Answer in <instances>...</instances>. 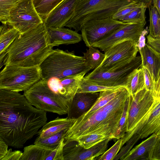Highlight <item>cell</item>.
Masks as SVG:
<instances>
[{
	"label": "cell",
	"mask_w": 160,
	"mask_h": 160,
	"mask_svg": "<svg viewBox=\"0 0 160 160\" xmlns=\"http://www.w3.org/2000/svg\"><path fill=\"white\" fill-rule=\"evenodd\" d=\"M54 149L39 144L30 145L24 148L20 160H45Z\"/></svg>",
	"instance_id": "cell-26"
},
{
	"label": "cell",
	"mask_w": 160,
	"mask_h": 160,
	"mask_svg": "<svg viewBox=\"0 0 160 160\" xmlns=\"http://www.w3.org/2000/svg\"><path fill=\"white\" fill-rule=\"evenodd\" d=\"M148 33L147 30L144 29L140 35L137 43V47L138 51L144 47L146 43H145V36Z\"/></svg>",
	"instance_id": "cell-45"
},
{
	"label": "cell",
	"mask_w": 160,
	"mask_h": 160,
	"mask_svg": "<svg viewBox=\"0 0 160 160\" xmlns=\"http://www.w3.org/2000/svg\"><path fill=\"white\" fill-rule=\"evenodd\" d=\"M87 73L83 72L60 79L52 78L46 80L50 88L61 97L69 107L81 81Z\"/></svg>",
	"instance_id": "cell-16"
},
{
	"label": "cell",
	"mask_w": 160,
	"mask_h": 160,
	"mask_svg": "<svg viewBox=\"0 0 160 160\" xmlns=\"http://www.w3.org/2000/svg\"><path fill=\"white\" fill-rule=\"evenodd\" d=\"M88 48L86 52L83 53V56L87 65L91 70H94L102 62L105 58V54L95 47L91 46Z\"/></svg>",
	"instance_id": "cell-28"
},
{
	"label": "cell",
	"mask_w": 160,
	"mask_h": 160,
	"mask_svg": "<svg viewBox=\"0 0 160 160\" xmlns=\"http://www.w3.org/2000/svg\"><path fill=\"white\" fill-rule=\"evenodd\" d=\"M106 137L102 135L97 134H88L81 136L75 141L82 147L88 149L107 139Z\"/></svg>",
	"instance_id": "cell-32"
},
{
	"label": "cell",
	"mask_w": 160,
	"mask_h": 160,
	"mask_svg": "<svg viewBox=\"0 0 160 160\" xmlns=\"http://www.w3.org/2000/svg\"><path fill=\"white\" fill-rule=\"evenodd\" d=\"M41 79H59L91 70L84 56L75 54L74 52L53 49L39 65Z\"/></svg>",
	"instance_id": "cell-4"
},
{
	"label": "cell",
	"mask_w": 160,
	"mask_h": 160,
	"mask_svg": "<svg viewBox=\"0 0 160 160\" xmlns=\"http://www.w3.org/2000/svg\"><path fill=\"white\" fill-rule=\"evenodd\" d=\"M141 139L140 136L135 134L126 142V145L121 149L119 152L114 158V160H123L125 157L131 150L134 145Z\"/></svg>",
	"instance_id": "cell-36"
},
{
	"label": "cell",
	"mask_w": 160,
	"mask_h": 160,
	"mask_svg": "<svg viewBox=\"0 0 160 160\" xmlns=\"http://www.w3.org/2000/svg\"><path fill=\"white\" fill-rule=\"evenodd\" d=\"M76 119L60 118H56L47 122L37 133L38 137L45 138L58 133L61 131L69 128L73 124Z\"/></svg>",
	"instance_id": "cell-22"
},
{
	"label": "cell",
	"mask_w": 160,
	"mask_h": 160,
	"mask_svg": "<svg viewBox=\"0 0 160 160\" xmlns=\"http://www.w3.org/2000/svg\"><path fill=\"white\" fill-rule=\"evenodd\" d=\"M146 24L126 23L91 46L105 52L115 45L125 41H132L138 43Z\"/></svg>",
	"instance_id": "cell-12"
},
{
	"label": "cell",
	"mask_w": 160,
	"mask_h": 160,
	"mask_svg": "<svg viewBox=\"0 0 160 160\" xmlns=\"http://www.w3.org/2000/svg\"><path fill=\"white\" fill-rule=\"evenodd\" d=\"M8 144L0 137V160L3 158L7 153Z\"/></svg>",
	"instance_id": "cell-44"
},
{
	"label": "cell",
	"mask_w": 160,
	"mask_h": 160,
	"mask_svg": "<svg viewBox=\"0 0 160 160\" xmlns=\"http://www.w3.org/2000/svg\"><path fill=\"white\" fill-rule=\"evenodd\" d=\"M121 86L110 87L94 84L84 78L81 81L77 92L93 93L115 89Z\"/></svg>",
	"instance_id": "cell-31"
},
{
	"label": "cell",
	"mask_w": 160,
	"mask_h": 160,
	"mask_svg": "<svg viewBox=\"0 0 160 160\" xmlns=\"http://www.w3.org/2000/svg\"><path fill=\"white\" fill-rule=\"evenodd\" d=\"M23 154L19 150L12 151L11 149H8L6 154L0 160H20Z\"/></svg>",
	"instance_id": "cell-41"
},
{
	"label": "cell",
	"mask_w": 160,
	"mask_h": 160,
	"mask_svg": "<svg viewBox=\"0 0 160 160\" xmlns=\"http://www.w3.org/2000/svg\"><path fill=\"white\" fill-rule=\"evenodd\" d=\"M138 51L142 59V66L148 69L153 82L156 81L160 73V53L147 43Z\"/></svg>",
	"instance_id": "cell-20"
},
{
	"label": "cell",
	"mask_w": 160,
	"mask_h": 160,
	"mask_svg": "<svg viewBox=\"0 0 160 160\" xmlns=\"http://www.w3.org/2000/svg\"><path fill=\"white\" fill-rule=\"evenodd\" d=\"M63 137L58 146L45 158V160H64L63 148L66 144Z\"/></svg>",
	"instance_id": "cell-39"
},
{
	"label": "cell",
	"mask_w": 160,
	"mask_h": 160,
	"mask_svg": "<svg viewBox=\"0 0 160 160\" xmlns=\"http://www.w3.org/2000/svg\"><path fill=\"white\" fill-rule=\"evenodd\" d=\"M153 6L156 8L160 16V0H152Z\"/></svg>",
	"instance_id": "cell-46"
},
{
	"label": "cell",
	"mask_w": 160,
	"mask_h": 160,
	"mask_svg": "<svg viewBox=\"0 0 160 160\" xmlns=\"http://www.w3.org/2000/svg\"><path fill=\"white\" fill-rule=\"evenodd\" d=\"M139 2L143 3L145 4L148 8L152 4V0H137Z\"/></svg>",
	"instance_id": "cell-47"
},
{
	"label": "cell",
	"mask_w": 160,
	"mask_h": 160,
	"mask_svg": "<svg viewBox=\"0 0 160 160\" xmlns=\"http://www.w3.org/2000/svg\"><path fill=\"white\" fill-rule=\"evenodd\" d=\"M160 135V98H154L148 111L131 131L127 132L122 139L123 146L135 134L141 139L146 138L153 133Z\"/></svg>",
	"instance_id": "cell-13"
},
{
	"label": "cell",
	"mask_w": 160,
	"mask_h": 160,
	"mask_svg": "<svg viewBox=\"0 0 160 160\" xmlns=\"http://www.w3.org/2000/svg\"><path fill=\"white\" fill-rule=\"evenodd\" d=\"M147 44L157 52L160 53V38L153 37L148 35L147 36Z\"/></svg>",
	"instance_id": "cell-42"
},
{
	"label": "cell",
	"mask_w": 160,
	"mask_h": 160,
	"mask_svg": "<svg viewBox=\"0 0 160 160\" xmlns=\"http://www.w3.org/2000/svg\"><path fill=\"white\" fill-rule=\"evenodd\" d=\"M122 139H118L116 142L108 150L97 157L96 160H113L122 147Z\"/></svg>",
	"instance_id": "cell-37"
},
{
	"label": "cell",
	"mask_w": 160,
	"mask_h": 160,
	"mask_svg": "<svg viewBox=\"0 0 160 160\" xmlns=\"http://www.w3.org/2000/svg\"><path fill=\"white\" fill-rule=\"evenodd\" d=\"M141 56L136 58L130 63L108 70L100 71L94 70L84 76V78L94 84L110 87L123 86L128 74L134 69L141 67Z\"/></svg>",
	"instance_id": "cell-9"
},
{
	"label": "cell",
	"mask_w": 160,
	"mask_h": 160,
	"mask_svg": "<svg viewBox=\"0 0 160 160\" xmlns=\"http://www.w3.org/2000/svg\"><path fill=\"white\" fill-rule=\"evenodd\" d=\"M144 5L145 4L138 1L119 10L112 16V18L115 20L120 21L130 12Z\"/></svg>",
	"instance_id": "cell-38"
},
{
	"label": "cell",
	"mask_w": 160,
	"mask_h": 160,
	"mask_svg": "<svg viewBox=\"0 0 160 160\" xmlns=\"http://www.w3.org/2000/svg\"><path fill=\"white\" fill-rule=\"evenodd\" d=\"M142 67L144 73L145 88L147 90L151 91L152 93L153 89V81L152 78L148 69L144 67Z\"/></svg>",
	"instance_id": "cell-40"
},
{
	"label": "cell",
	"mask_w": 160,
	"mask_h": 160,
	"mask_svg": "<svg viewBox=\"0 0 160 160\" xmlns=\"http://www.w3.org/2000/svg\"><path fill=\"white\" fill-rule=\"evenodd\" d=\"M51 46L53 47L61 45L75 44L82 39L81 34L70 28L47 27Z\"/></svg>",
	"instance_id": "cell-19"
},
{
	"label": "cell",
	"mask_w": 160,
	"mask_h": 160,
	"mask_svg": "<svg viewBox=\"0 0 160 160\" xmlns=\"http://www.w3.org/2000/svg\"><path fill=\"white\" fill-rule=\"evenodd\" d=\"M21 0H0V20L4 22L14 6Z\"/></svg>",
	"instance_id": "cell-35"
},
{
	"label": "cell",
	"mask_w": 160,
	"mask_h": 160,
	"mask_svg": "<svg viewBox=\"0 0 160 160\" xmlns=\"http://www.w3.org/2000/svg\"><path fill=\"white\" fill-rule=\"evenodd\" d=\"M79 0H64L49 14L44 21L47 27H64L72 17Z\"/></svg>",
	"instance_id": "cell-17"
},
{
	"label": "cell",
	"mask_w": 160,
	"mask_h": 160,
	"mask_svg": "<svg viewBox=\"0 0 160 160\" xmlns=\"http://www.w3.org/2000/svg\"><path fill=\"white\" fill-rule=\"evenodd\" d=\"M129 93L124 87L112 100L88 117L76 119L68 128L64 137L65 141H75L80 136L97 134L105 136L107 138L114 136Z\"/></svg>",
	"instance_id": "cell-2"
},
{
	"label": "cell",
	"mask_w": 160,
	"mask_h": 160,
	"mask_svg": "<svg viewBox=\"0 0 160 160\" xmlns=\"http://www.w3.org/2000/svg\"><path fill=\"white\" fill-rule=\"evenodd\" d=\"M138 51L137 43L132 41L121 42L104 52L103 61L94 70L103 71L127 64L135 59Z\"/></svg>",
	"instance_id": "cell-10"
},
{
	"label": "cell",
	"mask_w": 160,
	"mask_h": 160,
	"mask_svg": "<svg viewBox=\"0 0 160 160\" xmlns=\"http://www.w3.org/2000/svg\"><path fill=\"white\" fill-rule=\"evenodd\" d=\"M124 87L121 86L115 89L99 92L98 97L90 109L77 118L82 119L91 115L114 98L121 92Z\"/></svg>",
	"instance_id": "cell-25"
},
{
	"label": "cell",
	"mask_w": 160,
	"mask_h": 160,
	"mask_svg": "<svg viewBox=\"0 0 160 160\" xmlns=\"http://www.w3.org/2000/svg\"><path fill=\"white\" fill-rule=\"evenodd\" d=\"M126 23L112 18L89 20L82 27L81 31L82 40L89 47Z\"/></svg>",
	"instance_id": "cell-11"
},
{
	"label": "cell",
	"mask_w": 160,
	"mask_h": 160,
	"mask_svg": "<svg viewBox=\"0 0 160 160\" xmlns=\"http://www.w3.org/2000/svg\"><path fill=\"white\" fill-rule=\"evenodd\" d=\"M68 129L62 130L46 138H40L37 137L34 144L54 149L58 146L62 138L65 137Z\"/></svg>",
	"instance_id": "cell-30"
},
{
	"label": "cell",
	"mask_w": 160,
	"mask_h": 160,
	"mask_svg": "<svg viewBox=\"0 0 160 160\" xmlns=\"http://www.w3.org/2000/svg\"><path fill=\"white\" fill-rule=\"evenodd\" d=\"M158 139V136L153 133L132 149L123 160H151L152 153Z\"/></svg>",
	"instance_id": "cell-21"
},
{
	"label": "cell",
	"mask_w": 160,
	"mask_h": 160,
	"mask_svg": "<svg viewBox=\"0 0 160 160\" xmlns=\"http://www.w3.org/2000/svg\"><path fill=\"white\" fill-rule=\"evenodd\" d=\"M0 28V62L2 63L7 51L16 38L20 34L16 29L6 23Z\"/></svg>",
	"instance_id": "cell-23"
},
{
	"label": "cell",
	"mask_w": 160,
	"mask_h": 160,
	"mask_svg": "<svg viewBox=\"0 0 160 160\" xmlns=\"http://www.w3.org/2000/svg\"><path fill=\"white\" fill-rule=\"evenodd\" d=\"M128 101L129 97L126 102L122 116L119 122L114 136V138L118 140L123 138L127 132Z\"/></svg>",
	"instance_id": "cell-34"
},
{
	"label": "cell",
	"mask_w": 160,
	"mask_h": 160,
	"mask_svg": "<svg viewBox=\"0 0 160 160\" xmlns=\"http://www.w3.org/2000/svg\"><path fill=\"white\" fill-rule=\"evenodd\" d=\"M64 0H32L34 6L44 21L49 14Z\"/></svg>",
	"instance_id": "cell-27"
},
{
	"label": "cell",
	"mask_w": 160,
	"mask_h": 160,
	"mask_svg": "<svg viewBox=\"0 0 160 160\" xmlns=\"http://www.w3.org/2000/svg\"><path fill=\"white\" fill-rule=\"evenodd\" d=\"M149 15V34L160 38V16L156 8L151 5L148 8Z\"/></svg>",
	"instance_id": "cell-29"
},
{
	"label": "cell",
	"mask_w": 160,
	"mask_h": 160,
	"mask_svg": "<svg viewBox=\"0 0 160 160\" xmlns=\"http://www.w3.org/2000/svg\"><path fill=\"white\" fill-rule=\"evenodd\" d=\"M99 95V92H77L69 108L67 117L77 119L85 113L93 105Z\"/></svg>",
	"instance_id": "cell-18"
},
{
	"label": "cell",
	"mask_w": 160,
	"mask_h": 160,
	"mask_svg": "<svg viewBox=\"0 0 160 160\" xmlns=\"http://www.w3.org/2000/svg\"><path fill=\"white\" fill-rule=\"evenodd\" d=\"M137 0H79L64 27L81 31L83 25L92 19L112 18L118 10Z\"/></svg>",
	"instance_id": "cell-5"
},
{
	"label": "cell",
	"mask_w": 160,
	"mask_h": 160,
	"mask_svg": "<svg viewBox=\"0 0 160 160\" xmlns=\"http://www.w3.org/2000/svg\"><path fill=\"white\" fill-rule=\"evenodd\" d=\"M53 48L43 22L16 38L8 48L0 68L3 65L39 66Z\"/></svg>",
	"instance_id": "cell-3"
},
{
	"label": "cell",
	"mask_w": 160,
	"mask_h": 160,
	"mask_svg": "<svg viewBox=\"0 0 160 160\" xmlns=\"http://www.w3.org/2000/svg\"><path fill=\"white\" fill-rule=\"evenodd\" d=\"M41 79L39 66L6 65L0 72V89L24 91Z\"/></svg>",
	"instance_id": "cell-6"
},
{
	"label": "cell",
	"mask_w": 160,
	"mask_h": 160,
	"mask_svg": "<svg viewBox=\"0 0 160 160\" xmlns=\"http://www.w3.org/2000/svg\"><path fill=\"white\" fill-rule=\"evenodd\" d=\"M112 139L108 138L92 147L86 149L76 141L65 142L63 148L64 160H94L103 154Z\"/></svg>",
	"instance_id": "cell-15"
},
{
	"label": "cell",
	"mask_w": 160,
	"mask_h": 160,
	"mask_svg": "<svg viewBox=\"0 0 160 160\" xmlns=\"http://www.w3.org/2000/svg\"><path fill=\"white\" fill-rule=\"evenodd\" d=\"M147 8L145 5L138 7L128 13L120 21L125 23H146L145 12Z\"/></svg>",
	"instance_id": "cell-33"
},
{
	"label": "cell",
	"mask_w": 160,
	"mask_h": 160,
	"mask_svg": "<svg viewBox=\"0 0 160 160\" xmlns=\"http://www.w3.org/2000/svg\"><path fill=\"white\" fill-rule=\"evenodd\" d=\"M151 160H160V135L154 148Z\"/></svg>",
	"instance_id": "cell-43"
},
{
	"label": "cell",
	"mask_w": 160,
	"mask_h": 160,
	"mask_svg": "<svg viewBox=\"0 0 160 160\" xmlns=\"http://www.w3.org/2000/svg\"><path fill=\"white\" fill-rule=\"evenodd\" d=\"M37 12L32 0H21L12 8L4 22L23 34L43 23Z\"/></svg>",
	"instance_id": "cell-8"
},
{
	"label": "cell",
	"mask_w": 160,
	"mask_h": 160,
	"mask_svg": "<svg viewBox=\"0 0 160 160\" xmlns=\"http://www.w3.org/2000/svg\"><path fill=\"white\" fill-rule=\"evenodd\" d=\"M125 87L132 96L145 88L144 73L141 66L140 68L134 69L128 74Z\"/></svg>",
	"instance_id": "cell-24"
},
{
	"label": "cell",
	"mask_w": 160,
	"mask_h": 160,
	"mask_svg": "<svg viewBox=\"0 0 160 160\" xmlns=\"http://www.w3.org/2000/svg\"><path fill=\"white\" fill-rule=\"evenodd\" d=\"M23 95L32 105L39 109L60 115L68 114V106L50 88L46 80L41 79L24 91Z\"/></svg>",
	"instance_id": "cell-7"
},
{
	"label": "cell",
	"mask_w": 160,
	"mask_h": 160,
	"mask_svg": "<svg viewBox=\"0 0 160 160\" xmlns=\"http://www.w3.org/2000/svg\"><path fill=\"white\" fill-rule=\"evenodd\" d=\"M154 100L152 92L147 90L145 88L139 91L133 96L129 94L127 132L133 128L148 111Z\"/></svg>",
	"instance_id": "cell-14"
},
{
	"label": "cell",
	"mask_w": 160,
	"mask_h": 160,
	"mask_svg": "<svg viewBox=\"0 0 160 160\" xmlns=\"http://www.w3.org/2000/svg\"><path fill=\"white\" fill-rule=\"evenodd\" d=\"M47 121L46 112L32 105L23 94L0 89V137L8 146L23 148Z\"/></svg>",
	"instance_id": "cell-1"
}]
</instances>
